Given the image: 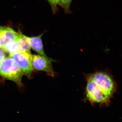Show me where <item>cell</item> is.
<instances>
[{"mask_svg":"<svg viewBox=\"0 0 122 122\" xmlns=\"http://www.w3.org/2000/svg\"><path fill=\"white\" fill-rule=\"evenodd\" d=\"M2 49L5 52L9 54L12 53L20 52L19 45L16 41L10 42Z\"/></svg>","mask_w":122,"mask_h":122,"instance_id":"9c48e42d","label":"cell"},{"mask_svg":"<svg viewBox=\"0 0 122 122\" xmlns=\"http://www.w3.org/2000/svg\"><path fill=\"white\" fill-rule=\"evenodd\" d=\"M73 0H61L58 5L64 9L66 13H70V6Z\"/></svg>","mask_w":122,"mask_h":122,"instance_id":"30bf717a","label":"cell"},{"mask_svg":"<svg viewBox=\"0 0 122 122\" xmlns=\"http://www.w3.org/2000/svg\"><path fill=\"white\" fill-rule=\"evenodd\" d=\"M87 78L96 84L108 97H111L115 87L113 79L108 74L103 72H96L87 75Z\"/></svg>","mask_w":122,"mask_h":122,"instance_id":"7a4b0ae2","label":"cell"},{"mask_svg":"<svg viewBox=\"0 0 122 122\" xmlns=\"http://www.w3.org/2000/svg\"><path fill=\"white\" fill-rule=\"evenodd\" d=\"M5 52L2 48H0V63L5 58Z\"/></svg>","mask_w":122,"mask_h":122,"instance_id":"7c38bea8","label":"cell"},{"mask_svg":"<svg viewBox=\"0 0 122 122\" xmlns=\"http://www.w3.org/2000/svg\"><path fill=\"white\" fill-rule=\"evenodd\" d=\"M87 80L86 90V99L92 104L108 103L110 98L106 96L93 81L88 78Z\"/></svg>","mask_w":122,"mask_h":122,"instance_id":"3957f363","label":"cell"},{"mask_svg":"<svg viewBox=\"0 0 122 122\" xmlns=\"http://www.w3.org/2000/svg\"><path fill=\"white\" fill-rule=\"evenodd\" d=\"M50 4L53 13H55L57 11V5H59L61 0H47Z\"/></svg>","mask_w":122,"mask_h":122,"instance_id":"8fae6325","label":"cell"},{"mask_svg":"<svg viewBox=\"0 0 122 122\" xmlns=\"http://www.w3.org/2000/svg\"><path fill=\"white\" fill-rule=\"evenodd\" d=\"M20 49V52H26L31 53L30 50L31 47L26 38V36L20 32V36L16 40Z\"/></svg>","mask_w":122,"mask_h":122,"instance_id":"ba28073f","label":"cell"},{"mask_svg":"<svg viewBox=\"0 0 122 122\" xmlns=\"http://www.w3.org/2000/svg\"><path fill=\"white\" fill-rule=\"evenodd\" d=\"M43 34L37 36L28 37L26 36V38L30 45L33 50L37 52L40 55L46 58L47 56L45 52L44 46L42 43V37Z\"/></svg>","mask_w":122,"mask_h":122,"instance_id":"52a82bcc","label":"cell"},{"mask_svg":"<svg viewBox=\"0 0 122 122\" xmlns=\"http://www.w3.org/2000/svg\"><path fill=\"white\" fill-rule=\"evenodd\" d=\"M9 56L16 62L22 71L24 75L30 78L33 72L32 63V54L26 52L12 53Z\"/></svg>","mask_w":122,"mask_h":122,"instance_id":"277c9868","label":"cell"},{"mask_svg":"<svg viewBox=\"0 0 122 122\" xmlns=\"http://www.w3.org/2000/svg\"><path fill=\"white\" fill-rule=\"evenodd\" d=\"M20 34V32H17L11 27L0 26V42L1 48L10 42L16 41Z\"/></svg>","mask_w":122,"mask_h":122,"instance_id":"8992f818","label":"cell"},{"mask_svg":"<svg viewBox=\"0 0 122 122\" xmlns=\"http://www.w3.org/2000/svg\"><path fill=\"white\" fill-rule=\"evenodd\" d=\"M1 48V44L0 42V48Z\"/></svg>","mask_w":122,"mask_h":122,"instance_id":"4fadbf2b","label":"cell"},{"mask_svg":"<svg viewBox=\"0 0 122 122\" xmlns=\"http://www.w3.org/2000/svg\"><path fill=\"white\" fill-rule=\"evenodd\" d=\"M24 74L16 62L10 57L5 58L0 63V76L14 82L22 87V78Z\"/></svg>","mask_w":122,"mask_h":122,"instance_id":"6da1fadb","label":"cell"},{"mask_svg":"<svg viewBox=\"0 0 122 122\" xmlns=\"http://www.w3.org/2000/svg\"><path fill=\"white\" fill-rule=\"evenodd\" d=\"M52 61H55L40 55H32V63L33 69L46 72L49 75L54 77L55 72L52 66Z\"/></svg>","mask_w":122,"mask_h":122,"instance_id":"5b68a950","label":"cell"}]
</instances>
